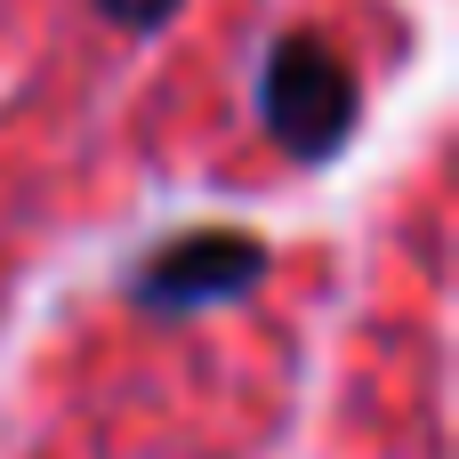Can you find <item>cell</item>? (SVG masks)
I'll use <instances>...</instances> for the list:
<instances>
[{
    "label": "cell",
    "instance_id": "cell-1",
    "mask_svg": "<svg viewBox=\"0 0 459 459\" xmlns=\"http://www.w3.org/2000/svg\"><path fill=\"white\" fill-rule=\"evenodd\" d=\"M258 113L274 129L282 153L299 161H331L347 137H355V113H363V89L347 73V56H331L315 32H282L266 73H258Z\"/></svg>",
    "mask_w": 459,
    "mask_h": 459
},
{
    "label": "cell",
    "instance_id": "cell-2",
    "mask_svg": "<svg viewBox=\"0 0 459 459\" xmlns=\"http://www.w3.org/2000/svg\"><path fill=\"white\" fill-rule=\"evenodd\" d=\"M258 274H266V242H258V234H234V226H210V234L161 242V250L137 266L129 299L153 307V315H194V307L242 299Z\"/></svg>",
    "mask_w": 459,
    "mask_h": 459
},
{
    "label": "cell",
    "instance_id": "cell-3",
    "mask_svg": "<svg viewBox=\"0 0 459 459\" xmlns=\"http://www.w3.org/2000/svg\"><path fill=\"white\" fill-rule=\"evenodd\" d=\"M97 8H105L113 24H129V32H153V24H169L186 0H97Z\"/></svg>",
    "mask_w": 459,
    "mask_h": 459
}]
</instances>
